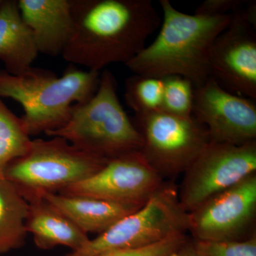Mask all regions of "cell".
<instances>
[{"label":"cell","instance_id":"6da1fadb","mask_svg":"<svg viewBox=\"0 0 256 256\" xmlns=\"http://www.w3.org/2000/svg\"><path fill=\"white\" fill-rule=\"evenodd\" d=\"M72 11L73 35L62 57L98 72L132 60L162 22L150 0H72Z\"/></svg>","mask_w":256,"mask_h":256},{"label":"cell","instance_id":"7a4b0ae2","mask_svg":"<svg viewBox=\"0 0 256 256\" xmlns=\"http://www.w3.org/2000/svg\"><path fill=\"white\" fill-rule=\"evenodd\" d=\"M163 12L156 40L126 64L134 74L164 78L178 75L195 88L210 77V53L216 37L228 26L230 14L207 16L178 11L160 0Z\"/></svg>","mask_w":256,"mask_h":256},{"label":"cell","instance_id":"3957f363","mask_svg":"<svg viewBox=\"0 0 256 256\" xmlns=\"http://www.w3.org/2000/svg\"><path fill=\"white\" fill-rule=\"evenodd\" d=\"M100 73L74 65L62 76L32 66L20 75L0 70V98L21 104V118L30 137L46 134L66 124L74 104L92 98L98 88Z\"/></svg>","mask_w":256,"mask_h":256},{"label":"cell","instance_id":"277c9868","mask_svg":"<svg viewBox=\"0 0 256 256\" xmlns=\"http://www.w3.org/2000/svg\"><path fill=\"white\" fill-rule=\"evenodd\" d=\"M46 134L64 138L80 150L106 160L140 150L143 144L142 136L120 102L116 77L108 69L101 72L92 98L74 104L66 124Z\"/></svg>","mask_w":256,"mask_h":256},{"label":"cell","instance_id":"5b68a950","mask_svg":"<svg viewBox=\"0 0 256 256\" xmlns=\"http://www.w3.org/2000/svg\"><path fill=\"white\" fill-rule=\"evenodd\" d=\"M52 138L32 140L28 152L5 168L4 178L28 203L86 180L109 160L80 150L64 138Z\"/></svg>","mask_w":256,"mask_h":256},{"label":"cell","instance_id":"8992f818","mask_svg":"<svg viewBox=\"0 0 256 256\" xmlns=\"http://www.w3.org/2000/svg\"><path fill=\"white\" fill-rule=\"evenodd\" d=\"M188 230V213L172 184L162 188L140 208L124 217L104 233L64 256H96L104 252L141 248Z\"/></svg>","mask_w":256,"mask_h":256},{"label":"cell","instance_id":"52a82bcc","mask_svg":"<svg viewBox=\"0 0 256 256\" xmlns=\"http://www.w3.org/2000/svg\"><path fill=\"white\" fill-rule=\"evenodd\" d=\"M132 120L142 136L141 152L162 178L184 172L210 141L206 128L193 116L160 110L134 116Z\"/></svg>","mask_w":256,"mask_h":256},{"label":"cell","instance_id":"ba28073f","mask_svg":"<svg viewBox=\"0 0 256 256\" xmlns=\"http://www.w3.org/2000/svg\"><path fill=\"white\" fill-rule=\"evenodd\" d=\"M256 173V141L233 144L210 141L188 169L178 198L188 213Z\"/></svg>","mask_w":256,"mask_h":256},{"label":"cell","instance_id":"9c48e42d","mask_svg":"<svg viewBox=\"0 0 256 256\" xmlns=\"http://www.w3.org/2000/svg\"><path fill=\"white\" fill-rule=\"evenodd\" d=\"M210 77L226 90L256 100V2L232 13L210 53Z\"/></svg>","mask_w":256,"mask_h":256},{"label":"cell","instance_id":"30bf717a","mask_svg":"<svg viewBox=\"0 0 256 256\" xmlns=\"http://www.w3.org/2000/svg\"><path fill=\"white\" fill-rule=\"evenodd\" d=\"M164 184L141 151L134 150L109 160L95 174L58 194L140 208Z\"/></svg>","mask_w":256,"mask_h":256},{"label":"cell","instance_id":"8fae6325","mask_svg":"<svg viewBox=\"0 0 256 256\" xmlns=\"http://www.w3.org/2000/svg\"><path fill=\"white\" fill-rule=\"evenodd\" d=\"M256 216L254 173L188 213V230L200 242H238L248 238Z\"/></svg>","mask_w":256,"mask_h":256},{"label":"cell","instance_id":"7c38bea8","mask_svg":"<svg viewBox=\"0 0 256 256\" xmlns=\"http://www.w3.org/2000/svg\"><path fill=\"white\" fill-rule=\"evenodd\" d=\"M192 116L206 128L210 141L256 142L255 100L226 90L212 77L195 88Z\"/></svg>","mask_w":256,"mask_h":256},{"label":"cell","instance_id":"4fadbf2b","mask_svg":"<svg viewBox=\"0 0 256 256\" xmlns=\"http://www.w3.org/2000/svg\"><path fill=\"white\" fill-rule=\"evenodd\" d=\"M18 4L38 53L62 55L74 30L72 0H18Z\"/></svg>","mask_w":256,"mask_h":256},{"label":"cell","instance_id":"5bb4252c","mask_svg":"<svg viewBox=\"0 0 256 256\" xmlns=\"http://www.w3.org/2000/svg\"><path fill=\"white\" fill-rule=\"evenodd\" d=\"M28 204L25 227L38 248L50 250L64 246L76 252L90 240L88 234L44 198Z\"/></svg>","mask_w":256,"mask_h":256},{"label":"cell","instance_id":"9a60e30c","mask_svg":"<svg viewBox=\"0 0 256 256\" xmlns=\"http://www.w3.org/2000/svg\"><path fill=\"white\" fill-rule=\"evenodd\" d=\"M38 54L30 28L22 20L18 1L5 0L0 5V60L5 70L20 75L32 67Z\"/></svg>","mask_w":256,"mask_h":256},{"label":"cell","instance_id":"2e32d148","mask_svg":"<svg viewBox=\"0 0 256 256\" xmlns=\"http://www.w3.org/2000/svg\"><path fill=\"white\" fill-rule=\"evenodd\" d=\"M43 198L56 207L88 235L104 233L124 217L140 208L92 197L60 194H47Z\"/></svg>","mask_w":256,"mask_h":256},{"label":"cell","instance_id":"e0dca14e","mask_svg":"<svg viewBox=\"0 0 256 256\" xmlns=\"http://www.w3.org/2000/svg\"><path fill=\"white\" fill-rule=\"evenodd\" d=\"M28 205L12 183L0 176V255L24 245Z\"/></svg>","mask_w":256,"mask_h":256},{"label":"cell","instance_id":"ac0fdd59","mask_svg":"<svg viewBox=\"0 0 256 256\" xmlns=\"http://www.w3.org/2000/svg\"><path fill=\"white\" fill-rule=\"evenodd\" d=\"M32 140L22 120L0 98V176L10 163L28 152Z\"/></svg>","mask_w":256,"mask_h":256},{"label":"cell","instance_id":"d6986e66","mask_svg":"<svg viewBox=\"0 0 256 256\" xmlns=\"http://www.w3.org/2000/svg\"><path fill=\"white\" fill-rule=\"evenodd\" d=\"M124 85V99L134 116L162 110L163 78L134 74L126 79Z\"/></svg>","mask_w":256,"mask_h":256},{"label":"cell","instance_id":"ffe728a7","mask_svg":"<svg viewBox=\"0 0 256 256\" xmlns=\"http://www.w3.org/2000/svg\"><path fill=\"white\" fill-rule=\"evenodd\" d=\"M162 78L164 92L162 110L180 117H192L195 89L193 82L178 75Z\"/></svg>","mask_w":256,"mask_h":256},{"label":"cell","instance_id":"44dd1931","mask_svg":"<svg viewBox=\"0 0 256 256\" xmlns=\"http://www.w3.org/2000/svg\"><path fill=\"white\" fill-rule=\"evenodd\" d=\"M192 246L196 256H256V236L238 242L194 240Z\"/></svg>","mask_w":256,"mask_h":256},{"label":"cell","instance_id":"7402d4cb","mask_svg":"<svg viewBox=\"0 0 256 256\" xmlns=\"http://www.w3.org/2000/svg\"><path fill=\"white\" fill-rule=\"evenodd\" d=\"M186 242L185 234L172 237L154 245L141 248L112 250L96 256H169Z\"/></svg>","mask_w":256,"mask_h":256},{"label":"cell","instance_id":"603a6c76","mask_svg":"<svg viewBox=\"0 0 256 256\" xmlns=\"http://www.w3.org/2000/svg\"><path fill=\"white\" fill-rule=\"evenodd\" d=\"M247 2V0H206L196 8L194 14L207 16L230 14Z\"/></svg>","mask_w":256,"mask_h":256},{"label":"cell","instance_id":"cb8c5ba5","mask_svg":"<svg viewBox=\"0 0 256 256\" xmlns=\"http://www.w3.org/2000/svg\"><path fill=\"white\" fill-rule=\"evenodd\" d=\"M169 256H196V255L194 252L192 244H188L186 242L182 247L180 248L178 250Z\"/></svg>","mask_w":256,"mask_h":256},{"label":"cell","instance_id":"d4e9b609","mask_svg":"<svg viewBox=\"0 0 256 256\" xmlns=\"http://www.w3.org/2000/svg\"><path fill=\"white\" fill-rule=\"evenodd\" d=\"M2 2V0H0V5H1Z\"/></svg>","mask_w":256,"mask_h":256}]
</instances>
